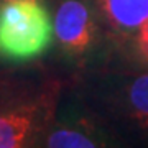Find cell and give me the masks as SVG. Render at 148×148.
Returning <instances> with one entry per match:
<instances>
[{
	"instance_id": "cell-6",
	"label": "cell",
	"mask_w": 148,
	"mask_h": 148,
	"mask_svg": "<svg viewBox=\"0 0 148 148\" xmlns=\"http://www.w3.org/2000/svg\"><path fill=\"white\" fill-rule=\"evenodd\" d=\"M102 25L120 49L123 64L128 66V53L137 32L148 21V0H90Z\"/></svg>"
},
{
	"instance_id": "cell-1",
	"label": "cell",
	"mask_w": 148,
	"mask_h": 148,
	"mask_svg": "<svg viewBox=\"0 0 148 148\" xmlns=\"http://www.w3.org/2000/svg\"><path fill=\"white\" fill-rule=\"evenodd\" d=\"M120 148H148V69L109 66L68 77Z\"/></svg>"
},
{
	"instance_id": "cell-4",
	"label": "cell",
	"mask_w": 148,
	"mask_h": 148,
	"mask_svg": "<svg viewBox=\"0 0 148 148\" xmlns=\"http://www.w3.org/2000/svg\"><path fill=\"white\" fill-rule=\"evenodd\" d=\"M63 74L0 107V148H40L64 86Z\"/></svg>"
},
{
	"instance_id": "cell-7",
	"label": "cell",
	"mask_w": 148,
	"mask_h": 148,
	"mask_svg": "<svg viewBox=\"0 0 148 148\" xmlns=\"http://www.w3.org/2000/svg\"><path fill=\"white\" fill-rule=\"evenodd\" d=\"M59 74L45 59L25 64H0V107L43 87Z\"/></svg>"
},
{
	"instance_id": "cell-8",
	"label": "cell",
	"mask_w": 148,
	"mask_h": 148,
	"mask_svg": "<svg viewBox=\"0 0 148 148\" xmlns=\"http://www.w3.org/2000/svg\"><path fill=\"white\" fill-rule=\"evenodd\" d=\"M128 66L148 69V21H145L137 32L128 53Z\"/></svg>"
},
{
	"instance_id": "cell-10",
	"label": "cell",
	"mask_w": 148,
	"mask_h": 148,
	"mask_svg": "<svg viewBox=\"0 0 148 148\" xmlns=\"http://www.w3.org/2000/svg\"><path fill=\"white\" fill-rule=\"evenodd\" d=\"M0 64H5V63H0Z\"/></svg>"
},
{
	"instance_id": "cell-2",
	"label": "cell",
	"mask_w": 148,
	"mask_h": 148,
	"mask_svg": "<svg viewBox=\"0 0 148 148\" xmlns=\"http://www.w3.org/2000/svg\"><path fill=\"white\" fill-rule=\"evenodd\" d=\"M49 10L53 45L43 59L64 77L123 64L90 0H53Z\"/></svg>"
},
{
	"instance_id": "cell-3",
	"label": "cell",
	"mask_w": 148,
	"mask_h": 148,
	"mask_svg": "<svg viewBox=\"0 0 148 148\" xmlns=\"http://www.w3.org/2000/svg\"><path fill=\"white\" fill-rule=\"evenodd\" d=\"M53 45V16L40 0L0 2V63L25 64L46 56Z\"/></svg>"
},
{
	"instance_id": "cell-5",
	"label": "cell",
	"mask_w": 148,
	"mask_h": 148,
	"mask_svg": "<svg viewBox=\"0 0 148 148\" xmlns=\"http://www.w3.org/2000/svg\"><path fill=\"white\" fill-rule=\"evenodd\" d=\"M40 148H120L117 138L86 106L66 77Z\"/></svg>"
},
{
	"instance_id": "cell-9",
	"label": "cell",
	"mask_w": 148,
	"mask_h": 148,
	"mask_svg": "<svg viewBox=\"0 0 148 148\" xmlns=\"http://www.w3.org/2000/svg\"><path fill=\"white\" fill-rule=\"evenodd\" d=\"M0 2H8V0H0ZM40 2H43V3H46L48 7L51 5V2H53V0H40Z\"/></svg>"
}]
</instances>
